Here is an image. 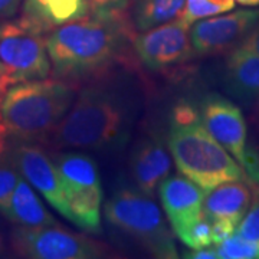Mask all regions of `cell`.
<instances>
[{
	"label": "cell",
	"instance_id": "cell-1",
	"mask_svg": "<svg viewBox=\"0 0 259 259\" xmlns=\"http://www.w3.org/2000/svg\"><path fill=\"white\" fill-rule=\"evenodd\" d=\"M134 36L131 18H107L90 12L48 35L51 74L72 85L100 78L130 58Z\"/></svg>",
	"mask_w": 259,
	"mask_h": 259
},
{
	"label": "cell",
	"instance_id": "cell-2",
	"mask_svg": "<svg viewBox=\"0 0 259 259\" xmlns=\"http://www.w3.org/2000/svg\"><path fill=\"white\" fill-rule=\"evenodd\" d=\"M137 110V98L122 83L94 81L76 94L51 143L58 148H120L128 141Z\"/></svg>",
	"mask_w": 259,
	"mask_h": 259
},
{
	"label": "cell",
	"instance_id": "cell-3",
	"mask_svg": "<svg viewBox=\"0 0 259 259\" xmlns=\"http://www.w3.org/2000/svg\"><path fill=\"white\" fill-rule=\"evenodd\" d=\"M167 147L179 173L206 193L226 182L246 179L243 168L204 127L200 111L190 102L180 101L171 108Z\"/></svg>",
	"mask_w": 259,
	"mask_h": 259
},
{
	"label": "cell",
	"instance_id": "cell-4",
	"mask_svg": "<svg viewBox=\"0 0 259 259\" xmlns=\"http://www.w3.org/2000/svg\"><path fill=\"white\" fill-rule=\"evenodd\" d=\"M76 91V85L56 78L12 85L0 104L9 134L22 141L51 136L71 110Z\"/></svg>",
	"mask_w": 259,
	"mask_h": 259
},
{
	"label": "cell",
	"instance_id": "cell-5",
	"mask_svg": "<svg viewBox=\"0 0 259 259\" xmlns=\"http://www.w3.org/2000/svg\"><path fill=\"white\" fill-rule=\"evenodd\" d=\"M107 221L130 235L154 256L177 258L173 233L151 196L131 187H121L105 203Z\"/></svg>",
	"mask_w": 259,
	"mask_h": 259
},
{
	"label": "cell",
	"instance_id": "cell-6",
	"mask_svg": "<svg viewBox=\"0 0 259 259\" xmlns=\"http://www.w3.org/2000/svg\"><path fill=\"white\" fill-rule=\"evenodd\" d=\"M64 183L69 221L91 233L101 232L102 189L97 164L83 153H62L55 160Z\"/></svg>",
	"mask_w": 259,
	"mask_h": 259
},
{
	"label": "cell",
	"instance_id": "cell-7",
	"mask_svg": "<svg viewBox=\"0 0 259 259\" xmlns=\"http://www.w3.org/2000/svg\"><path fill=\"white\" fill-rule=\"evenodd\" d=\"M47 37L20 19L0 20V62L10 85L51 75Z\"/></svg>",
	"mask_w": 259,
	"mask_h": 259
},
{
	"label": "cell",
	"instance_id": "cell-8",
	"mask_svg": "<svg viewBox=\"0 0 259 259\" xmlns=\"http://www.w3.org/2000/svg\"><path fill=\"white\" fill-rule=\"evenodd\" d=\"M12 245L20 256L33 259H95L104 256L105 252L98 242L58 225L18 226L12 233Z\"/></svg>",
	"mask_w": 259,
	"mask_h": 259
},
{
	"label": "cell",
	"instance_id": "cell-9",
	"mask_svg": "<svg viewBox=\"0 0 259 259\" xmlns=\"http://www.w3.org/2000/svg\"><path fill=\"white\" fill-rule=\"evenodd\" d=\"M190 26L180 18L160 26L140 32L133 40V51L150 71L167 72L179 69L194 58Z\"/></svg>",
	"mask_w": 259,
	"mask_h": 259
},
{
	"label": "cell",
	"instance_id": "cell-10",
	"mask_svg": "<svg viewBox=\"0 0 259 259\" xmlns=\"http://www.w3.org/2000/svg\"><path fill=\"white\" fill-rule=\"evenodd\" d=\"M259 22V9H239L222 16L194 22L189 29L197 55L226 54L241 45L243 37Z\"/></svg>",
	"mask_w": 259,
	"mask_h": 259
},
{
	"label": "cell",
	"instance_id": "cell-11",
	"mask_svg": "<svg viewBox=\"0 0 259 259\" xmlns=\"http://www.w3.org/2000/svg\"><path fill=\"white\" fill-rule=\"evenodd\" d=\"M9 161L18 168L20 176L28 180L33 189L47 199L48 203L69 221L71 214L62 179L59 176L56 163L44 148L30 144L29 141H22L12 148Z\"/></svg>",
	"mask_w": 259,
	"mask_h": 259
},
{
	"label": "cell",
	"instance_id": "cell-12",
	"mask_svg": "<svg viewBox=\"0 0 259 259\" xmlns=\"http://www.w3.org/2000/svg\"><path fill=\"white\" fill-rule=\"evenodd\" d=\"M200 115L206 128L241 164L248 130L241 108L219 94H210L200 104Z\"/></svg>",
	"mask_w": 259,
	"mask_h": 259
},
{
	"label": "cell",
	"instance_id": "cell-13",
	"mask_svg": "<svg viewBox=\"0 0 259 259\" xmlns=\"http://www.w3.org/2000/svg\"><path fill=\"white\" fill-rule=\"evenodd\" d=\"M158 193L171 229L182 239L203 213L206 192L180 173L167 176L158 187Z\"/></svg>",
	"mask_w": 259,
	"mask_h": 259
},
{
	"label": "cell",
	"instance_id": "cell-14",
	"mask_svg": "<svg viewBox=\"0 0 259 259\" xmlns=\"http://www.w3.org/2000/svg\"><path fill=\"white\" fill-rule=\"evenodd\" d=\"M170 150L158 137L140 140L131 156V171L139 190L153 196L163 180L170 175Z\"/></svg>",
	"mask_w": 259,
	"mask_h": 259
},
{
	"label": "cell",
	"instance_id": "cell-15",
	"mask_svg": "<svg viewBox=\"0 0 259 259\" xmlns=\"http://www.w3.org/2000/svg\"><path fill=\"white\" fill-rule=\"evenodd\" d=\"M90 0H23L20 20L49 35L52 30L90 15Z\"/></svg>",
	"mask_w": 259,
	"mask_h": 259
},
{
	"label": "cell",
	"instance_id": "cell-16",
	"mask_svg": "<svg viewBox=\"0 0 259 259\" xmlns=\"http://www.w3.org/2000/svg\"><path fill=\"white\" fill-rule=\"evenodd\" d=\"M223 83L233 98L243 104H259V55L241 47L229 52Z\"/></svg>",
	"mask_w": 259,
	"mask_h": 259
},
{
	"label": "cell",
	"instance_id": "cell-17",
	"mask_svg": "<svg viewBox=\"0 0 259 259\" xmlns=\"http://www.w3.org/2000/svg\"><path fill=\"white\" fill-rule=\"evenodd\" d=\"M252 200L249 186L243 180L226 182L206 193L203 212L210 219H226L239 225Z\"/></svg>",
	"mask_w": 259,
	"mask_h": 259
},
{
	"label": "cell",
	"instance_id": "cell-18",
	"mask_svg": "<svg viewBox=\"0 0 259 259\" xmlns=\"http://www.w3.org/2000/svg\"><path fill=\"white\" fill-rule=\"evenodd\" d=\"M10 222L25 228H40L58 225L55 218L49 213L40 197L33 190V186L20 176L13 192L10 206L5 214Z\"/></svg>",
	"mask_w": 259,
	"mask_h": 259
},
{
	"label": "cell",
	"instance_id": "cell-19",
	"mask_svg": "<svg viewBox=\"0 0 259 259\" xmlns=\"http://www.w3.org/2000/svg\"><path fill=\"white\" fill-rule=\"evenodd\" d=\"M185 5L186 0H136L131 8V22L136 30L146 32L179 18Z\"/></svg>",
	"mask_w": 259,
	"mask_h": 259
},
{
	"label": "cell",
	"instance_id": "cell-20",
	"mask_svg": "<svg viewBox=\"0 0 259 259\" xmlns=\"http://www.w3.org/2000/svg\"><path fill=\"white\" fill-rule=\"evenodd\" d=\"M235 6V0H186L185 9L179 18L186 25L192 26L194 22L214 15L229 12Z\"/></svg>",
	"mask_w": 259,
	"mask_h": 259
},
{
	"label": "cell",
	"instance_id": "cell-21",
	"mask_svg": "<svg viewBox=\"0 0 259 259\" xmlns=\"http://www.w3.org/2000/svg\"><path fill=\"white\" fill-rule=\"evenodd\" d=\"M214 248L222 259H259V242L245 239L236 232Z\"/></svg>",
	"mask_w": 259,
	"mask_h": 259
},
{
	"label": "cell",
	"instance_id": "cell-22",
	"mask_svg": "<svg viewBox=\"0 0 259 259\" xmlns=\"http://www.w3.org/2000/svg\"><path fill=\"white\" fill-rule=\"evenodd\" d=\"M180 241L190 249H203L212 246V219L204 212L202 213Z\"/></svg>",
	"mask_w": 259,
	"mask_h": 259
},
{
	"label": "cell",
	"instance_id": "cell-23",
	"mask_svg": "<svg viewBox=\"0 0 259 259\" xmlns=\"http://www.w3.org/2000/svg\"><path fill=\"white\" fill-rule=\"evenodd\" d=\"M20 173L9 160H0V213L5 216L10 206Z\"/></svg>",
	"mask_w": 259,
	"mask_h": 259
},
{
	"label": "cell",
	"instance_id": "cell-24",
	"mask_svg": "<svg viewBox=\"0 0 259 259\" xmlns=\"http://www.w3.org/2000/svg\"><path fill=\"white\" fill-rule=\"evenodd\" d=\"M136 0H90L91 13L107 18H131Z\"/></svg>",
	"mask_w": 259,
	"mask_h": 259
},
{
	"label": "cell",
	"instance_id": "cell-25",
	"mask_svg": "<svg viewBox=\"0 0 259 259\" xmlns=\"http://www.w3.org/2000/svg\"><path fill=\"white\" fill-rule=\"evenodd\" d=\"M236 233L241 235L245 239L259 242V187L255 189V196H253L252 204L249 206L246 214L243 216V219L238 225Z\"/></svg>",
	"mask_w": 259,
	"mask_h": 259
},
{
	"label": "cell",
	"instance_id": "cell-26",
	"mask_svg": "<svg viewBox=\"0 0 259 259\" xmlns=\"http://www.w3.org/2000/svg\"><path fill=\"white\" fill-rule=\"evenodd\" d=\"M241 167L246 180L255 189L259 187V150L255 144H246L245 154L241 161Z\"/></svg>",
	"mask_w": 259,
	"mask_h": 259
},
{
	"label": "cell",
	"instance_id": "cell-27",
	"mask_svg": "<svg viewBox=\"0 0 259 259\" xmlns=\"http://www.w3.org/2000/svg\"><path fill=\"white\" fill-rule=\"evenodd\" d=\"M238 225L226 219H212V241L213 245H218L221 242L226 241L235 235Z\"/></svg>",
	"mask_w": 259,
	"mask_h": 259
},
{
	"label": "cell",
	"instance_id": "cell-28",
	"mask_svg": "<svg viewBox=\"0 0 259 259\" xmlns=\"http://www.w3.org/2000/svg\"><path fill=\"white\" fill-rule=\"evenodd\" d=\"M241 48L249 51L252 54H256L259 55V22L250 29L249 33L243 37V40L241 42Z\"/></svg>",
	"mask_w": 259,
	"mask_h": 259
},
{
	"label": "cell",
	"instance_id": "cell-29",
	"mask_svg": "<svg viewBox=\"0 0 259 259\" xmlns=\"http://www.w3.org/2000/svg\"><path fill=\"white\" fill-rule=\"evenodd\" d=\"M23 0H0V20L13 18Z\"/></svg>",
	"mask_w": 259,
	"mask_h": 259
},
{
	"label": "cell",
	"instance_id": "cell-30",
	"mask_svg": "<svg viewBox=\"0 0 259 259\" xmlns=\"http://www.w3.org/2000/svg\"><path fill=\"white\" fill-rule=\"evenodd\" d=\"M189 259H216L219 258L216 248H203V249H192L185 255Z\"/></svg>",
	"mask_w": 259,
	"mask_h": 259
},
{
	"label": "cell",
	"instance_id": "cell-31",
	"mask_svg": "<svg viewBox=\"0 0 259 259\" xmlns=\"http://www.w3.org/2000/svg\"><path fill=\"white\" fill-rule=\"evenodd\" d=\"M8 136H9V131L6 128L3 118H2V112H0V157L3 156L5 150H6V143H8Z\"/></svg>",
	"mask_w": 259,
	"mask_h": 259
},
{
	"label": "cell",
	"instance_id": "cell-32",
	"mask_svg": "<svg viewBox=\"0 0 259 259\" xmlns=\"http://www.w3.org/2000/svg\"><path fill=\"white\" fill-rule=\"evenodd\" d=\"M10 87L12 85H10L9 79L6 76V72H5V69L2 66V62H0V104H2V100H3L5 94H6V91L9 90Z\"/></svg>",
	"mask_w": 259,
	"mask_h": 259
},
{
	"label": "cell",
	"instance_id": "cell-33",
	"mask_svg": "<svg viewBox=\"0 0 259 259\" xmlns=\"http://www.w3.org/2000/svg\"><path fill=\"white\" fill-rule=\"evenodd\" d=\"M242 6H256L259 5V0H235Z\"/></svg>",
	"mask_w": 259,
	"mask_h": 259
}]
</instances>
